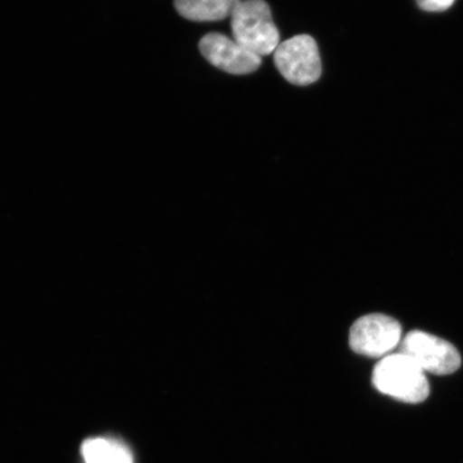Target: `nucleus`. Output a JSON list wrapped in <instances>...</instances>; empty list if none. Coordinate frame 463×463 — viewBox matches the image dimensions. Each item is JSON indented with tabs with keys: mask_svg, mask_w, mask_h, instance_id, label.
Here are the masks:
<instances>
[{
	"mask_svg": "<svg viewBox=\"0 0 463 463\" xmlns=\"http://www.w3.org/2000/svg\"><path fill=\"white\" fill-rule=\"evenodd\" d=\"M80 450L85 463H115L111 439H87Z\"/></svg>",
	"mask_w": 463,
	"mask_h": 463,
	"instance_id": "nucleus-8",
	"label": "nucleus"
},
{
	"mask_svg": "<svg viewBox=\"0 0 463 463\" xmlns=\"http://www.w3.org/2000/svg\"><path fill=\"white\" fill-rule=\"evenodd\" d=\"M424 370L438 375L457 372L461 364L458 350L449 341L421 331H412L402 340L401 351Z\"/></svg>",
	"mask_w": 463,
	"mask_h": 463,
	"instance_id": "nucleus-5",
	"label": "nucleus"
},
{
	"mask_svg": "<svg viewBox=\"0 0 463 463\" xmlns=\"http://www.w3.org/2000/svg\"><path fill=\"white\" fill-rule=\"evenodd\" d=\"M200 51L206 61L224 72L235 75L257 71L262 57L252 53L234 39L223 33H212L203 37Z\"/></svg>",
	"mask_w": 463,
	"mask_h": 463,
	"instance_id": "nucleus-6",
	"label": "nucleus"
},
{
	"mask_svg": "<svg viewBox=\"0 0 463 463\" xmlns=\"http://www.w3.org/2000/svg\"><path fill=\"white\" fill-rule=\"evenodd\" d=\"M402 327L395 318L373 314L364 316L353 324L349 343L357 354L385 357L402 344Z\"/></svg>",
	"mask_w": 463,
	"mask_h": 463,
	"instance_id": "nucleus-4",
	"label": "nucleus"
},
{
	"mask_svg": "<svg viewBox=\"0 0 463 463\" xmlns=\"http://www.w3.org/2000/svg\"><path fill=\"white\" fill-rule=\"evenodd\" d=\"M455 0H418V4L422 10L430 13H439L451 7Z\"/></svg>",
	"mask_w": 463,
	"mask_h": 463,
	"instance_id": "nucleus-10",
	"label": "nucleus"
},
{
	"mask_svg": "<svg viewBox=\"0 0 463 463\" xmlns=\"http://www.w3.org/2000/svg\"><path fill=\"white\" fill-rule=\"evenodd\" d=\"M111 442L115 463H133L131 451L126 444L115 439H111Z\"/></svg>",
	"mask_w": 463,
	"mask_h": 463,
	"instance_id": "nucleus-9",
	"label": "nucleus"
},
{
	"mask_svg": "<svg viewBox=\"0 0 463 463\" xmlns=\"http://www.w3.org/2000/svg\"><path fill=\"white\" fill-rule=\"evenodd\" d=\"M241 0H175V8L184 19L216 22L232 16Z\"/></svg>",
	"mask_w": 463,
	"mask_h": 463,
	"instance_id": "nucleus-7",
	"label": "nucleus"
},
{
	"mask_svg": "<svg viewBox=\"0 0 463 463\" xmlns=\"http://www.w3.org/2000/svg\"><path fill=\"white\" fill-rule=\"evenodd\" d=\"M373 383L384 395L407 403H420L430 396V382L412 358L391 353L375 364Z\"/></svg>",
	"mask_w": 463,
	"mask_h": 463,
	"instance_id": "nucleus-1",
	"label": "nucleus"
},
{
	"mask_svg": "<svg viewBox=\"0 0 463 463\" xmlns=\"http://www.w3.org/2000/svg\"><path fill=\"white\" fill-rule=\"evenodd\" d=\"M274 62L282 77L293 85L314 84L322 74L317 44L308 34H298L278 45Z\"/></svg>",
	"mask_w": 463,
	"mask_h": 463,
	"instance_id": "nucleus-3",
	"label": "nucleus"
},
{
	"mask_svg": "<svg viewBox=\"0 0 463 463\" xmlns=\"http://www.w3.org/2000/svg\"><path fill=\"white\" fill-rule=\"evenodd\" d=\"M231 31L236 43L260 57L274 53L280 33L265 0H244L231 16Z\"/></svg>",
	"mask_w": 463,
	"mask_h": 463,
	"instance_id": "nucleus-2",
	"label": "nucleus"
}]
</instances>
